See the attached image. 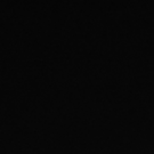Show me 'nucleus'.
Returning <instances> with one entry per match:
<instances>
[]
</instances>
